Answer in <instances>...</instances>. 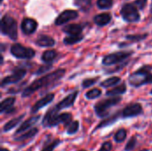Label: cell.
<instances>
[{"label":"cell","instance_id":"1","mask_svg":"<svg viewBox=\"0 0 152 151\" xmlns=\"http://www.w3.org/2000/svg\"><path fill=\"white\" fill-rule=\"evenodd\" d=\"M65 73H66V70L64 69H58L49 74L43 76L42 77L33 81L30 85H28L22 91L21 96L23 98H26V97L32 95L36 91H38L39 89L45 87L49 85H52L54 82H57L58 80H60L65 75Z\"/></svg>","mask_w":152,"mask_h":151},{"label":"cell","instance_id":"2","mask_svg":"<svg viewBox=\"0 0 152 151\" xmlns=\"http://www.w3.org/2000/svg\"><path fill=\"white\" fill-rule=\"evenodd\" d=\"M152 66L144 65L139 69L133 72L128 77V83L133 87H140L146 85V80L151 73Z\"/></svg>","mask_w":152,"mask_h":151},{"label":"cell","instance_id":"3","mask_svg":"<svg viewBox=\"0 0 152 151\" xmlns=\"http://www.w3.org/2000/svg\"><path fill=\"white\" fill-rule=\"evenodd\" d=\"M122 101V98L119 96L111 97L110 99L102 100L99 102H97L94 105V111L99 117H108L110 113V109L113 107L118 104Z\"/></svg>","mask_w":152,"mask_h":151},{"label":"cell","instance_id":"4","mask_svg":"<svg viewBox=\"0 0 152 151\" xmlns=\"http://www.w3.org/2000/svg\"><path fill=\"white\" fill-rule=\"evenodd\" d=\"M1 32L3 35L9 36L12 40L17 39V22L12 16L7 14L3 16L1 20Z\"/></svg>","mask_w":152,"mask_h":151},{"label":"cell","instance_id":"5","mask_svg":"<svg viewBox=\"0 0 152 151\" xmlns=\"http://www.w3.org/2000/svg\"><path fill=\"white\" fill-rule=\"evenodd\" d=\"M10 52L12 56H14L17 59H26L29 60L33 58L36 54L35 51L32 48L25 47L21 45L20 44H13L11 46Z\"/></svg>","mask_w":152,"mask_h":151},{"label":"cell","instance_id":"6","mask_svg":"<svg viewBox=\"0 0 152 151\" xmlns=\"http://www.w3.org/2000/svg\"><path fill=\"white\" fill-rule=\"evenodd\" d=\"M133 53L134 52H118L108 54L102 59V64L104 66H112L123 62L124 61L127 60Z\"/></svg>","mask_w":152,"mask_h":151},{"label":"cell","instance_id":"7","mask_svg":"<svg viewBox=\"0 0 152 151\" xmlns=\"http://www.w3.org/2000/svg\"><path fill=\"white\" fill-rule=\"evenodd\" d=\"M121 15L127 22H137L140 20V14L136 6L133 4H126L121 9Z\"/></svg>","mask_w":152,"mask_h":151},{"label":"cell","instance_id":"8","mask_svg":"<svg viewBox=\"0 0 152 151\" xmlns=\"http://www.w3.org/2000/svg\"><path fill=\"white\" fill-rule=\"evenodd\" d=\"M26 74H27V70L25 69L16 68L11 75H9L2 79L1 86L4 87L9 85H12V84H16V83L20 82V80H22L24 78V77L26 76Z\"/></svg>","mask_w":152,"mask_h":151},{"label":"cell","instance_id":"9","mask_svg":"<svg viewBox=\"0 0 152 151\" xmlns=\"http://www.w3.org/2000/svg\"><path fill=\"white\" fill-rule=\"evenodd\" d=\"M143 113V109L142 105L138 102L131 103L127 105L123 110H122V117L123 118H129V117H134Z\"/></svg>","mask_w":152,"mask_h":151},{"label":"cell","instance_id":"10","mask_svg":"<svg viewBox=\"0 0 152 151\" xmlns=\"http://www.w3.org/2000/svg\"><path fill=\"white\" fill-rule=\"evenodd\" d=\"M58 115H59V111H57L53 107V109L48 110L45 115L42 121V125L44 127H54L59 125Z\"/></svg>","mask_w":152,"mask_h":151},{"label":"cell","instance_id":"11","mask_svg":"<svg viewBox=\"0 0 152 151\" xmlns=\"http://www.w3.org/2000/svg\"><path fill=\"white\" fill-rule=\"evenodd\" d=\"M77 94H78V92L77 91H75L71 93H69V95H67L64 99H62L57 105L54 106L55 109L57 111L60 112V110L61 109H68L71 106L74 105L75 103V101L77 97Z\"/></svg>","mask_w":152,"mask_h":151},{"label":"cell","instance_id":"12","mask_svg":"<svg viewBox=\"0 0 152 151\" xmlns=\"http://www.w3.org/2000/svg\"><path fill=\"white\" fill-rule=\"evenodd\" d=\"M78 16V13L77 11L74 10H66L63 11L61 13H60V15L56 18L54 23L57 26H61L64 23H67L68 21L76 19Z\"/></svg>","mask_w":152,"mask_h":151},{"label":"cell","instance_id":"13","mask_svg":"<svg viewBox=\"0 0 152 151\" xmlns=\"http://www.w3.org/2000/svg\"><path fill=\"white\" fill-rule=\"evenodd\" d=\"M54 99V94L50 93H47L46 95H45L43 98H41L39 101H37L31 108V114H35L37 113L38 110H40L42 108L47 106L48 104H50Z\"/></svg>","mask_w":152,"mask_h":151},{"label":"cell","instance_id":"14","mask_svg":"<svg viewBox=\"0 0 152 151\" xmlns=\"http://www.w3.org/2000/svg\"><path fill=\"white\" fill-rule=\"evenodd\" d=\"M37 28V23L35 20L31 19V18H25L23 19L21 25H20V28L22 30V32L25 35H31L33 34L36 29Z\"/></svg>","mask_w":152,"mask_h":151},{"label":"cell","instance_id":"15","mask_svg":"<svg viewBox=\"0 0 152 151\" xmlns=\"http://www.w3.org/2000/svg\"><path fill=\"white\" fill-rule=\"evenodd\" d=\"M39 119H40V116H39V115H37V116H32L31 117H29L28 119H27L26 121H24V122L19 126V128L17 129V131L15 132L14 136L19 135L20 133H23V132H25V131L30 130L31 127H32L35 124H37V122Z\"/></svg>","mask_w":152,"mask_h":151},{"label":"cell","instance_id":"16","mask_svg":"<svg viewBox=\"0 0 152 151\" xmlns=\"http://www.w3.org/2000/svg\"><path fill=\"white\" fill-rule=\"evenodd\" d=\"M36 44L41 47H52L55 44V41L53 37L46 35H40L37 40Z\"/></svg>","mask_w":152,"mask_h":151},{"label":"cell","instance_id":"17","mask_svg":"<svg viewBox=\"0 0 152 151\" xmlns=\"http://www.w3.org/2000/svg\"><path fill=\"white\" fill-rule=\"evenodd\" d=\"M63 32L67 33L69 36H75V35H81L83 30V26L79 24H69L63 28Z\"/></svg>","mask_w":152,"mask_h":151},{"label":"cell","instance_id":"18","mask_svg":"<svg viewBox=\"0 0 152 151\" xmlns=\"http://www.w3.org/2000/svg\"><path fill=\"white\" fill-rule=\"evenodd\" d=\"M94 20L95 22V24H97L100 27H103L105 25H107L108 23H110V21L111 20V15L110 13H101V14H97L94 16Z\"/></svg>","mask_w":152,"mask_h":151},{"label":"cell","instance_id":"19","mask_svg":"<svg viewBox=\"0 0 152 151\" xmlns=\"http://www.w3.org/2000/svg\"><path fill=\"white\" fill-rule=\"evenodd\" d=\"M24 117H25V114H22L21 116L16 117L11 119L9 122H7V123L4 125V127H3V132H4V133H6V132H8V131H11L12 129H13L15 126H17V125L22 121V119L24 118Z\"/></svg>","mask_w":152,"mask_h":151},{"label":"cell","instance_id":"20","mask_svg":"<svg viewBox=\"0 0 152 151\" xmlns=\"http://www.w3.org/2000/svg\"><path fill=\"white\" fill-rule=\"evenodd\" d=\"M15 97H8L6 99H4V101H2L1 102V106H0V112L1 114H4L6 113L9 109H11L13 106V104L15 103Z\"/></svg>","mask_w":152,"mask_h":151},{"label":"cell","instance_id":"21","mask_svg":"<svg viewBox=\"0 0 152 151\" xmlns=\"http://www.w3.org/2000/svg\"><path fill=\"white\" fill-rule=\"evenodd\" d=\"M57 57V53L55 50H47L45 51L41 57V60L46 64H52V62Z\"/></svg>","mask_w":152,"mask_h":151},{"label":"cell","instance_id":"22","mask_svg":"<svg viewBox=\"0 0 152 151\" xmlns=\"http://www.w3.org/2000/svg\"><path fill=\"white\" fill-rule=\"evenodd\" d=\"M126 92V84H122L120 85L116 86L115 88L107 91L106 95L107 96H111V97H116L117 95H122Z\"/></svg>","mask_w":152,"mask_h":151},{"label":"cell","instance_id":"23","mask_svg":"<svg viewBox=\"0 0 152 151\" xmlns=\"http://www.w3.org/2000/svg\"><path fill=\"white\" fill-rule=\"evenodd\" d=\"M72 118H73V117L70 113H68V112L61 113L58 115V123H59V125L63 124L64 126L68 127L73 122Z\"/></svg>","mask_w":152,"mask_h":151},{"label":"cell","instance_id":"24","mask_svg":"<svg viewBox=\"0 0 152 151\" xmlns=\"http://www.w3.org/2000/svg\"><path fill=\"white\" fill-rule=\"evenodd\" d=\"M37 133H38V129H37V128H36V127H35V128H31L30 130H28V131H27L26 133L20 134V136L15 137L14 140H15L16 142L25 141V140H28V139H29V138H32V137L36 136Z\"/></svg>","mask_w":152,"mask_h":151},{"label":"cell","instance_id":"25","mask_svg":"<svg viewBox=\"0 0 152 151\" xmlns=\"http://www.w3.org/2000/svg\"><path fill=\"white\" fill-rule=\"evenodd\" d=\"M120 81H121V78L119 77H112L107 78L104 81L101 82L100 83V85L102 87L108 88V87H111V86H114V85L119 84Z\"/></svg>","mask_w":152,"mask_h":151},{"label":"cell","instance_id":"26","mask_svg":"<svg viewBox=\"0 0 152 151\" xmlns=\"http://www.w3.org/2000/svg\"><path fill=\"white\" fill-rule=\"evenodd\" d=\"M75 4L83 12H87L92 6L91 0H74Z\"/></svg>","mask_w":152,"mask_h":151},{"label":"cell","instance_id":"27","mask_svg":"<svg viewBox=\"0 0 152 151\" xmlns=\"http://www.w3.org/2000/svg\"><path fill=\"white\" fill-rule=\"evenodd\" d=\"M84 38V36L81 35H75V36H68L63 39V43L65 44L70 45V44H75L78 42H80Z\"/></svg>","mask_w":152,"mask_h":151},{"label":"cell","instance_id":"28","mask_svg":"<svg viewBox=\"0 0 152 151\" xmlns=\"http://www.w3.org/2000/svg\"><path fill=\"white\" fill-rule=\"evenodd\" d=\"M118 114H116V115H113V116H111V117H108V118L104 119L103 121H102V122H101V124H99V125L96 127V129H95V130H98V129H101V128H103V127L109 126V125H112V124L116 123V121L118 120Z\"/></svg>","mask_w":152,"mask_h":151},{"label":"cell","instance_id":"29","mask_svg":"<svg viewBox=\"0 0 152 151\" xmlns=\"http://www.w3.org/2000/svg\"><path fill=\"white\" fill-rule=\"evenodd\" d=\"M126 136H127V132L126 129H119L114 135V141L118 143H121L123 142L126 139Z\"/></svg>","mask_w":152,"mask_h":151},{"label":"cell","instance_id":"30","mask_svg":"<svg viewBox=\"0 0 152 151\" xmlns=\"http://www.w3.org/2000/svg\"><path fill=\"white\" fill-rule=\"evenodd\" d=\"M61 140L60 139H54L53 141H51L45 144L44 148L42 151H53V150L61 143Z\"/></svg>","mask_w":152,"mask_h":151},{"label":"cell","instance_id":"31","mask_svg":"<svg viewBox=\"0 0 152 151\" xmlns=\"http://www.w3.org/2000/svg\"><path fill=\"white\" fill-rule=\"evenodd\" d=\"M102 95V91L98 88H94L86 93V98L87 100H94Z\"/></svg>","mask_w":152,"mask_h":151},{"label":"cell","instance_id":"32","mask_svg":"<svg viewBox=\"0 0 152 151\" xmlns=\"http://www.w3.org/2000/svg\"><path fill=\"white\" fill-rule=\"evenodd\" d=\"M78 129H79V122L77 120H75L67 127V133L69 135L75 134L78 132Z\"/></svg>","mask_w":152,"mask_h":151},{"label":"cell","instance_id":"33","mask_svg":"<svg viewBox=\"0 0 152 151\" xmlns=\"http://www.w3.org/2000/svg\"><path fill=\"white\" fill-rule=\"evenodd\" d=\"M97 6L100 9H109L113 4V0H97Z\"/></svg>","mask_w":152,"mask_h":151},{"label":"cell","instance_id":"34","mask_svg":"<svg viewBox=\"0 0 152 151\" xmlns=\"http://www.w3.org/2000/svg\"><path fill=\"white\" fill-rule=\"evenodd\" d=\"M136 143H137V138H136V136H132L129 139L127 144L125 147V151H132L135 148Z\"/></svg>","mask_w":152,"mask_h":151},{"label":"cell","instance_id":"35","mask_svg":"<svg viewBox=\"0 0 152 151\" xmlns=\"http://www.w3.org/2000/svg\"><path fill=\"white\" fill-rule=\"evenodd\" d=\"M99 77H94V78H86L85 80H83L82 82V86L83 88H89L91 86H93L94 85H95L98 81Z\"/></svg>","mask_w":152,"mask_h":151},{"label":"cell","instance_id":"36","mask_svg":"<svg viewBox=\"0 0 152 151\" xmlns=\"http://www.w3.org/2000/svg\"><path fill=\"white\" fill-rule=\"evenodd\" d=\"M147 34H144V35H128L126 36V39L128 40H131V41H135V42H139V41H142L143 39H145L147 37Z\"/></svg>","mask_w":152,"mask_h":151},{"label":"cell","instance_id":"37","mask_svg":"<svg viewBox=\"0 0 152 151\" xmlns=\"http://www.w3.org/2000/svg\"><path fill=\"white\" fill-rule=\"evenodd\" d=\"M53 68L52 64H46V65H43L41 67H39V69L36 71V75H42L45 72H48L51 69Z\"/></svg>","mask_w":152,"mask_h":151},{"label":"cell","instance_id":"38","mask_svg":"<svg viewBox=\"0 0 152 151\" xmlns=\"http://www.w3.org/2000/svg\"><path fill=\"white\" fill-rule=\"evenodd\" d=\"M112 150V143L110 142H105L102 143V147L98 151H111Z\"/></svg>","mask_w":152,"mask_h":151},{"label":"cell","instance_id":"39","mask_svg":"<svg viewBox=\"0 0 152 151\" xmlns=\"http://www.w3.org/2000/svg\"><path fill=\"white\" fill-rule=\"evenodd\" d=\"M146 4H147V0H136L135 1V6H137L140 10L144 9Z\"/></svg>","mask_w":152,"mask_h":151},{"label":"cell","instance_id":"40","mask_svg":"<svg viewBox=\"0 0 152 151\" xmlns=\"http://www.w3.org/2000/svg\"><path fill=\"white\" fill-rule=\"evenodd\" d=\"M147 84H152V73L150 74V76L148 77V78L146 80V85Z\"/></svg>","mask_w":152,"mask_h":151},{"label":"cell","instance_id":"41","mask_svg":"<svg viewBox=\"0 0 152 151\" xmlns=\"http://www.w3.org/2000/svg\"><path fill=\"white\" fill-rule=\"evenodd\" d=\"M0 151H10L8 149H5V148H1Z\"/></svg>","mask_w":152,"mask_h":151},{"label":"cell","instance_id":"42","mask_svg":"<svg viewBox=\"0 0 152 151\" xmlns=\"http://www.w3.org/2000/svg\"><path fill=\"white\" fill-rule=\"evenodd\" d=\"M151 93V94L152 95V89H151V93Z\"/></svg>","mask_w":152,"mask_h":151},{"label":"cell","instance_id":"43","mask_svg":"<svg viewBox=\"0 0 152 151\" xmlns=\"http://www.w3.org/2000/svg\"><path fill=\"white\" fill-rule=\"evenodd\" d=\"M78 151H86V150H78Z\"/></svg>","mask_w":152,"mask_h":151},{"label":"cell","instance_id":"44","mask_svg":"<svg viewBox=\"0 0 152 151\" xmlns=\"http://www.w3.org/2000/svg\"><path fill=\"white\" fill-rule=\"evenodd\" d=\"M151 12H152V6H151Z\"/></svg>","mask_w":152,"mask_h":151}]
</instances>
